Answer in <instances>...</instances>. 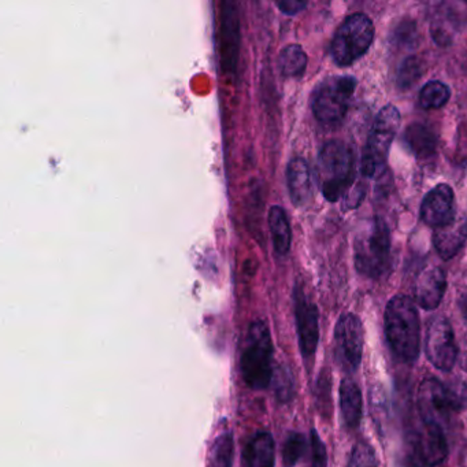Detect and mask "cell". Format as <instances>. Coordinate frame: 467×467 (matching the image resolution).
<instances>
[{
	"label": "cell",
	"instance_id": "f1b7e54d",
	"mask_svg": "<svg viewBox=\"0 0 467 467\" xmlns=\"http://www.w3.org/2000/svg\"><path fill=\"white\" fill-rule=\"evenodd\" d=\"M347 467H379L377 462L376 452L370 445L359 442L355 445Z\"/></svg>",
	"mask_w": 467,
	"mask_h": 467
},
{
	"label": "cell",
	"instance_id": "e575fe53",
	"mask_svg": "<svg viewBox=\"0 0 467 467\" xmlns=\"http://www.w3.org/2000/svg\"><path fill=\"white\" fill-rule=\"evenodd\" d=\"M462 313H463L464 318L467 319V294L464 295L463 299H462Z\"/></svg>",
	"mask_w": 467,
	"mask_h": 467
},
{
	"label": "cell",
	"instance_id": "f546056e",
	"mask_svg": "<svg viewBox=\"0 0 467 467\" xmlns=\"http://www.w3.org/2000/svg\"><path fill=\"white\" fill-rule=\"evenodd\" d=\"M316 393L317 407H318L319 412H321L322 417H329L330 407H332V401H330V377L327 376L325 370H322L318 382H317Z\"/></svg>",
	"mask_w": 467,
	"mask_h": 467
},
{
	"label": "cell",
	"instance_id": "9a60e30c",
	"mask_svg": "<svg viewBox=\"0 0 467 467\" xmlns=\"http://www.w3.org/2000/svg\"><path fill=\"white\" fill-rule=\"evenodd\" d=\"M420 455L426 466H439L448 455L444 428L436 422H422L420 434Z\"/></svg>",
	"mask_w": 467,
	"mask_h": 467
},
{
	"label": "cell",
	"instance_id": "2e32d148",
	"mask_svg": "<svg viewBox=\"0 0 467 467\" xmlns=\"http://www.w3.org/2000/svg\"><path fill=\"white\" fill-rule=\"evenodd\" d=\"M434 247L442 259L455 256L467 242V217L461 215L452 223L436 228L433 234Z\"/></svg>",
	"mask_w": 467,
	"mask_h": 467
},
{
	"label": "cell",
	"instance_id": "4dcf8cb0",
	"mask_svg": "<svg viewBox=\"0 0 467 467\" xmlns=\"http://www.w3.org/2000/svg\"><path fill=\"white\" fill-rule=\"evenodd\" d=\"M393 36H395L396 45L400 46V47H415L418 39L417 26L412 21L399 24Z\"/></svg>",
	"mask_w": 467,
	"mask_h": 467
},
{
	"label": "cell",
	"instance_id": "d6a6232c",
	"mask_svg": "<svg viewBox=\"0 0 467 467\" xmlns=\"http://www.w3.org/2000/svg\"><path fill=\"white\" fill-rule=\"evenodd\" d=\"M275 5L286 16L297 15L307 7L306 2H299V0H284V2H277Z\"/></svg>",
	"mask_w": 467,
	"mask_h": 467
},
{
	"label": "cell",
	"instance_id": "5bb4252c",
	"mask_svg": "<svg viewBox=\"0 0 467 467\" xmlns=\"http://www.w3.org/2000/svg\"><path fill=\"white\" fill-rule=\"evenodd\" d=\"M447 289V277L441 267H428L418 275L414 286V296L418 306L423 310L439 307Z\"/></svg>",
	"mask_w": 467,
	"mask_h": 467
},
{
	"label": "cell",
	"instance_id": "d4e9b609",
	"mask_svg": "<svg viewBox=\"0 0 467 467\" xmlns=\"http://www.w3.org/2000/svg\"><path fill=\"white\" fill-rule=\"evenodd\" d=\"M275 398L280 403H289L295 396V381L288 366L278 365L272 379Z\"/></svg>",
	"mask_w": 467,
	"mask_h": 467
},
{
	"label": "cell",
	"instance_id": "6da1fadb",
	"mask_svg": "<svg viewBox=\"0 0 467 467\" xmlns=\"http://www.w3.org/2000/svg\"><path fill=\"white\" fill-rule=\"evenodd\" d=\"M385 335L393 354L404 363L420 357V322L414 302L409 296L392 297L385 310Z\"/></svg>",
	"mask_w": 467,
	"mask_h": 467
},
{
	"label": "cell",
	"instance_id": "277c9868",
	"mask_svg": "<svg viewBox=\"0 0 467 467\" xmlns=\"http://www.w3.org/2000/svg\"><path fill=\"white\" fill-rule=\"evenodd\" d=\"M318 184L322 195L329 202L346 198L355 180V160L351 149L340 140H332L319 152Z\"/></svg>",
	"mask_w": 467,
	"mask_h": 467
},
{
	"label": "cell",
	"instance_id": "7a4b0ae2",
	"mask_svg": "<svg viewBox=\"0 0 467 467\" xmlns=\"http://www.w3.org/2000/svg\"><path fill=\"white\" fill-rule=\"evenodd\" d=\"M272 335L264 319H256L248 327L240 358V370L245 384L254 390H264L272 384L273 374Z\"/></svg>",
	"mask_w": 467,
	"mask_h": 467
},
{
	"label": "cell",
	"instance_id": "4fadbf2b",
	"mask_svg": "<svg viewBox=\"0 0 467 467\" xmlns=\"http://www.w3.org/2000/svg\"><path fill=\"white\" fill-rule=\"evenodd\" d=\"M240 50V24L236 4L223 2L221 13V61L229 72L236 69Z\"/></svg>",
	"mask_w": 467,
	"mask_h": 467
},
{
	"label": "cell",
	"instance_id": "5b68a950",
	"mask_svg": "<svg viewBox=\"0 0 467 467\" xmlns=\"http://www.w3.org/2000/svg\"><path fill=\"white\" fill-rule=\"evenodd\" d=\"M373 39V21L362 13L349 16L333 36L330 56L338 67H349L368 53Z\"/></svg>",
	"mask_w": 467,
	"mask_h": 467
},
{
	"label": "cell",
	"instance_id": "ba28073f",
	"mask_svg": "<svg viewBox=\"0 0 467 467\" xmlns=\"http://www.w3.org/2000/svg\"><path fill=\"white\" fill-rule=\"evenodd\" d=\"M365 346V330L359 317L352 313L343 314L335 327V359L347 373H354L359 368Z\"/></svg>",
	"mask_w": 467,
	"mask_h": 467
},
{
	"label": "cell",
	"instance_id": "52a82bcc",
	"mask_svg": "<svg viewBox=\"0 0 467 467\" xmlns=\"http://www.w3.org/2000/svg\"><path fill=\"white\" fill-rule=\"evenodd\" d=\"M400 127V114L395 106L388 105L381 109L376 117L370 136L362 155L360 171L365 177H374L384 171L390 144Z\"/></svg>",
	"mask_w": 467,
	"mask_h": 467
},
{
	"label": "cell",
	"instance_id": "4316f807",
	"mask_svg": "<svg viewBox=\"0 0 467 467\" xmlns=\"http://www.w3.org/2000/svg\"><path fill=\"white\" fill-rule=\"evenodd\" d=\"M422 72V61L417 57H410L401 64L400 69H399L398 86L403 89L414 86L420 80Z\"/></svg>",
	"mask_w": 467,
	"mask_h": 467
},
{
	"label": "cell",
	"instance_id": "7402d4cb",
	"mask_svg": "<svg viewBox=\"0 0 467 467\" xmlns=\"http://www.w3.org/2000/svg\"><path fill=\"white\" fill-rule=\"evenodd\" d=\"M307 61V54L299 45H289L281 50L278 67L285 78H300L305 75Z\"/></svg>",
	"mask_w": 467,
	"mask_h": 467
},
{
	"label": "cell",
	"instance_id": "cb8c5ba5",
	"mask_svg": "<svg viewBox=\"0 0 467 467\" xmlns=\"http://www.w3.org/2000/svg\"><path fill=\"white\" fill-rule=\"evenodd\" d=\"M451 98L448 86L441 81H431L425 84L420 92V103L425 110H437L444 108Z\"/></svg>",
	"mask_w": 467,
	"mask_h": 467
},
{
	"label": "cell",
	"instance_id": "484cf974",
	"mask_svg": "<svg viewBox=\"0 0 467 467\" xmlns=\"http://www.w3.org/2000/svg\"><path fill=\"white\" fill-rule=\"evenodd\" d=\"M306 439L299 431H291L284 440L283 462L285 467L296 466L306 452Z\"/></svg>",
	"mask_w": 467,
	"mask_h": 467
},
{
	"label": "cell",
	"instance_id": "8fae6325",
	"mask_svg": "<svg viewBox=\"0 0 467 467\" xmlns=\"http://www.w3.org/2000/svg\"><path fill=\"white\" fill-rule=\"evenodd\" d=\"M418 410L422 422L442 425L451 414L445 385L436 379H426L420 385L417 395Z\"/></svg>",
	"mask_w": 467,
	"mask_h": 467
},
{
	"label": "cell",
	"instance_id": "7c38bea8",
	"mask_svg": "<svg viewBox=\"0 0 467 467\" xmlns=\"http://www.w3.org/2000/svg\"><path fill=\"white\" fill-rule=\"evenodd\" d=\"M420 218L426 225L440 228L456 218L455 195L447 184L434 187L420 204Z\"/></svg>",
	"mask_w": 467,
	"mask_h": 467
},
{
	"label": "cell",
	"instance_id": "9c48e42d",
	"mask_svg": "<svg viewBox=\"0 0 467 467\" xmlns=\"http://www.w3.org/2000/svg\"><path fill=\"white\" fill-rule=\"evenodd\" d=\"M425 354L429 362L441 371H451L459 357L455 333L445 317L429 322L425 336Z\"/></svg>",
	"mask_w": 467,
	"mask_h": 467
},
{
	"label": "cell",
	"instance_id": "603a6c76",
	"mask_svg": "<svg viewBox=\"0 0 467 467\" xmlns=\"http://www.w3.org/2000/svg\"><path fill=\"white\" fill-rule=\"evenodd\" d=\"M234 440L231 431L215 437L210 450L209 467H234Z\"/></svg>",
	"mask_w": 467,
	"mask_h": 467
},
{
	"label": "cell",
	"instance_id": "83f0119b",
	"mask_svg": "<svg viewBox=\"0 0 467 467\" xmlns=\"http://www.w3.org/2000/svg\"><path fill=\"white\" fill-rule=\"evenodd\" d=\"M448 404L451 411L461 412L467 409V384L462 381H452L445 385Z\"/></svg>",
	"mask_w": 467,
	"mask_h": 467
},
{
	"label": "cell",
	"instance_id": "44dd1931",
	"mask_svg": "<svg viewBox=\"0 0 467 467\" xmlns=\"http://www.w3.org/2000/svg\"><path fill=\"white\" fill-rule=\"evenodd\" d=\"M404 141L409 146L410 151L420 160L431 157L436 151V135L431 128L423 124L410 125L404 133Z\"/></svg>",
	"mask_w": 467,
	"mask_h": 467
},
{
	"label": "cell",
	"instance_id": "836d02e7",
	"mask_svg": "<svg viewBox=\"0 0 467 467\" xmlns=\"http://www.w3.org/2000/svg\"><path fill=\"white\" fill-rule=\"evenodd\" d=\"M461 366L463 370L467 371V343L464 344L463 351L461 354Z\"/></svg>",
	"mask_w": 467,
	"mask_h": 467
},
{
	"label": "cell",
	"instance_id": "d6986e66",
	"mask_svg": "<svg viewBox=\"0 0 467 467\" xmlns=\"http://www.w3.org/2000/svg\"><path fill=\"white\" fill-rule=\"evenodd\" d=\"M340 411L347 428L352 431L359 426L363 415V396L354 379H344L341 381Z\"/></svg>",
	"mask_w": 467,
	"mask_h": 467
},
{
	"label": "cell",
	"instance_id": "e0dca14e",
	"mask_svg": "<svg viewBox=\"0 0 467 467\" xmlns=\"http://www.w3.org/2000/svg\"><path fill=\"white\" fill-rule=\"evenodd\" d=\"M286 184H288L289 196L295 206H305L310 201L313 187H311V174L307 162L302 158H295L286 168Z\"/></svg>",
	"mask_w": 467,
	"mask_h": 467
},
{
	"label": "cell",
	"instance_id": "1f68e13d",
	"mask_svg": "<svg viewBox=\"0 0 467 467\" xmlns=\"http://www.w3.org/2000/svg\"><path fill=\"white\" fill-rule=\"evenodd\" d=\"M311 467H327V447L316 429L311 431Z\"/></svg>",
	"mask_w": 467,
	"mask_h": 467
},
{
	"label": "cell",
	"instance_id": "3957f363",
	"mask_svg": "<svg viewBox=\"0 0 467 467\" xmlns=\"http://www.w3.org/2000/svg\"><path fill=\"white\" fill-rule=\"evenodd\" d=\"M355 267L365 277H384L390 270V232L381 218L363 223L354 243Z\"/></svg>",
	"mask_w": 467,
	"mask_h": 467
},
{
	"label": "cell",
	"instance_id": "30bf717a",
	"mask_svg": "<svg viewBox=\"0 0 467 467\" xmlns=\"http://www.w3.org/2000/svg\"><path fill=\"white\" fill-rule=\"evenodd\" d=\"M294 302L300 352L305 362L310 365L319 341L318 308L300 288L295 289Z\"/></svg>",
	"mask_w": 467,
	"mask_h": 467
},
{
	"label": "cell",
	"instance_id": "ffe728a7",
	"mask_svg": "<svg viewBox=\"0 0 467 467\" xmlns=\"http://www.w3.org/2000/svg\"><path fill=\"white\" fill-rule=\"evenodd\" d=\"M269 229L273 247L277 255L285 256L291 250L292 232L288 215L280 206H273L269 212Z\"/></svg>",
	"mask_w": 467,
	"mask_h": 467
},
{
	"label": "cell",
	"instance_id": "8992f818",
	"mask_svg": "<svg viewBox=\"0 0 467 467\" xmlns=\"http://www.w3.org/2000/svg\"><path fill=\"white\" fill-rule=\"evenodd\" d=\"M357 80L351 76H335L322 81L313 94L314 116L321 124L335 127L346 119Z\"/></svg>",
	"mask_w": 467,
	"mask_h": 467
},
{
	"label": "cell",
	"instance_id": "ac0fdd59",
	"mask_svg": "<svg viewBox=\"0 0 467 467\" xmlns=\"http://www.w3.org/2000/svg\"><path fill=\"white\" fill-rule=\"evenodd\" d=\"M245 467H275V441L272 433L266 431H258L244 450Z\"/></svg>",
	"mask_w": 467,
	"mask_h": 467
}]
</instances>
